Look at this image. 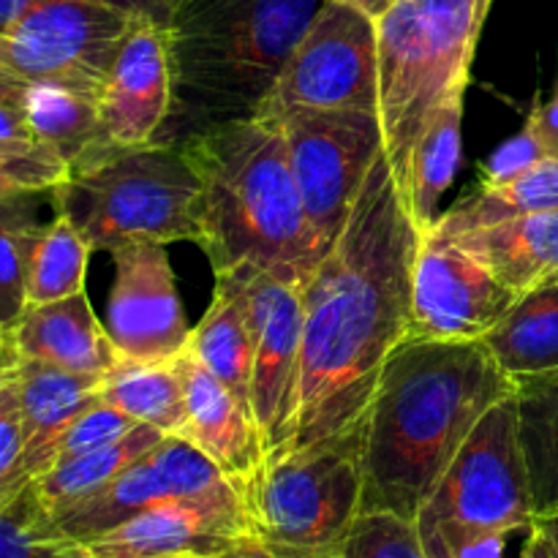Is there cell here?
<instances>
[{
  "label": "cell",
  "mask_w": 558,
  "mask_h": 558,
  "mask_svg": "<svg viewBox=\"0 0 558 558\" xmlns=\"http://www.w3.org/2000/svg\"><path fill=\"white\" fill-rule=\"evenodd\" d=\"M420 240L423 232L403 207L385 153L341 240L303 283V396L294 450L363 430L387 360L412 338Z\"/></svg>",
  "instance_id": "1"
},
{
  "label": "cell",
  "mask_w": 558,
  "mask_h": 558,
  "mask_svg": "<svg viewBox=\"0 0 558 558\" xmlns=\"http://www.w3.org/2000/svg\"><path fill=\"white\" fill-rule=\"evenodd\" d=\"M512 392L483 341H403L363 420V512L417 521L480 420Z\"/></svg>",
  "instance_id": "2"
},
{
  "label": "cell",
  "mask_w": 558,
  "mask_h": 558,
  "mask_svg": "<svg viewBox=\"0 0 558 558\" xmlns=\"http://www.w3.org/2000/svg\"><path fill=\"white\" fill-rule=\"evenodd\" d=\"M180 147L199 178V248L213 272L256 265L283 281H308L327 251L294 183L281 123L254 114Z\"/></svg>",
  "instance_id": "3"
},
{
  "label": "cell",
  "mask_w": 558,
  "mask_h": 558,
  "mask_svg": "<svg viewBox=\"0 0 558 558\" xmlns=\"http://www.w3.org/2000/svg\"><path fill=\"white\" fill-rule=\"evenodd\" d=\"M325 0H185L169 25L172 112L156 142L183 145L254 118Z\"/></svg>",
  "instance_id": "4"
},
{
  "label": "cell",
  "mask_w": 558,
  "mask_h": 558,
  "mask_svg": "<svg viewBox=\"0 0 558 558\" xmlns=\"http://www.w3.org/2000/svg\"><path fill=\"white\" fill-rule=\"evenodd\" d=\"M494 0H398L376 20L379 118L398 189L420 136L445 101L466 93Z\"/></svg>",
  "instance_id": "5"
},
{
  "label": "cell",
  "mask_w": 558,
  "mask_h": 558,
  "mask_svg": "<svg viewBox=\"0 0 558 558\" xmlns=\"http://www.w3.org/2000/svg\"><path fill=\"white\" fill-rule=\"evenodd\" d=\"M49 196L93 251L202 243L199 178L180 145L109 147Z\"/></svg>",
  "instance_id": "6"
},
{
  "label": "cell",
  "mask_w": 558,
  "mask_h": 558,
  "mask_svg": "<svg viewBox=\"0 0 558 558\" xmlns=\"http://www.w3.org/2000/svg\"><path fill=\"white\" fill-rule=\"evenodd\" d=\"M363 430L322 441L270 466L248 507L256 537L294 554L336 558L363 512Z\"/></svg>",
  "instance_id": "7"
},
{
  "label": "cell",
  "mask_w": 558,
  "mask_h": 558,
  "mask_svg": "<svg viewBox=\"0 0 558 558\" xmlns=\"http://www.w3.org/2000/svg\"><path fill=\"white\" fill-rule=\"evenodd\" d=\"M534 496L521 447L515 392L490 407L417 512L420 534L532 529Z\"/></svg>",
  "instance_id": "8"
},
{
  "label": "cell",
  "mask_w": 558,
  "mask_h": 558,
  "mask_svg": "<svg viewBox=\"0 0 558 558\" xmlns=\"http://www.w3.org/2000/svg\"><path fill=\"white\" fill-rule=\"evenodd\" d=\"M216 287L229 289L243 303L254 338V407L256 428L265 447L267 469L294 452L303 396V283L283 281L256 265L218 272Z\"/></svg>",
  "instance_id": "9"
},
{
  "label": "cell",
  "mask_w": 558,
  "mask_h": 558,
  "mask_svg": "<svg viewBox=\"0 0 558 558\" xmlns=\"http://www.w3.org/2000/svg\"><path fill=\"white\" fill-rule=\"evenodd\" d=\"M294 183L311 227L330 254L347 229L371 169L385 156L379 112L289 109L281 118Z\"/></svg>",
  "instance_id": "10"
},
{
  "label": "cell",
  "mask_w": 558,
  "mask_h": 558,
  "mask_svg": "<svg viewBox=\"0 0 558 558\" xmlns=\"http://www.w3.org/2000/svg\"><path fill=\"white\" fill-rule=\"evenodd\" d=\"M134 22L96 0H49L0 33V76L52 82L101 101Z\"/></svg>",
  "instance_id": "11"
},
{
  "label": "cell",
  "mask_w": 558,
  "mask_h": 558,
  "mask_svg": "<svg viewBox=\"0 0 558 558\" xmlns=\"http://www.w3.org/2000/svg\"><path fill=\"white\" fill-rule=\"evenodd\" d=\"M289 109L379 112L376 20L341 0H325L256 114L281 118Z\"/></svg>",
  "instance_id": "12"
},
{
  "label": "cell",
  "mask_w": 558,
  "mask_h": 558,
  "mask_svg": "<svg viewBox=\"0 0 558 558\" xmlns=\"http://www.w3.org/2000/svg\"><path fill=\"white\" fill-rule=\"evenodd\" d=\"M483 262L436 229L423 234L412 281V338L480 341L518 303Z\"/></svg>",
  "instance_id": "13"
},
{
  "label": "cell",
  "mask_w": 558,
  "mask_h": 558,
  "mask_svg": "<svg viewBox=\"0 0 558 558\" xmlns=\"http://www.w3.org/2000/svg\"><path fill=\"white\" fill-rule=\"evenodd\" d=\"M114 283L107 298L109 332L118 360L169 363L189 352L194 330L180 303L174 270L161 243H125L109 251Z\"/></svg>",
  "instance_id": "14"
},
{
  "label": "cell",
  "mask_w": 558,
  "mask_h": 558,
  "mask_svg": "<svg viewBox=\"0 0 558 558\" xmlns=\"http://www.w3.org/2000/svg\"><path fill=\"white\" fill-rule=\"evenodd\" d=\"M232 488L234 485L223 477L221 469L191 441L183 436H163L112 483L82 499L80 505L58 512L54 523L69 537L85 545L158 505Z\"/></svg>",
  "instance_id": "15"
},
{
  "label": "cell",
  "mask_w": 558,
  "mask_h": 558,
  "mask_svg": "<svg viewBox=\"0 0 558 558\" xmlns=\"http://www.w3.org/2000/svg\"><path fill=\"white\" fill-rule=\"evenodd\" d=\"M256 534L238 490L158 505L85 543L90 558H221Z\"/></svg>",
  "instance_id": "16"
},
{
  "label": "cell",
  "mask_w": 558,
  "mask_h": 558,
  "mask_svg": "<svg viewBox=\"0 0 558 558\" xmlns=\"http://www.w3.org/2000/svg\"><path fill=\"white\" fill-rule=\"evenodd\" d=\"M109 145H150L172 112L169 36L153 22H134L98 101Z\"/></svg>",
  "instance_id": "17"
},
{
  "label": "cell",
  "mask_w": 558,
  "mask_h": 558,
  "mask_svg": "<svg viewBox=\"0 0 558 558\" xmlns=\"http://www.w3.org/2000/svg\"><path fill=\"white\" fill-rule=\"evenodd\" d=\"M178 365L183 371L189 403L183 439L205 452L248 505L267 472L265 447L254 414L240 407L238 398L194 357L191 349L180 354Z\"/></svg>",
  "instance_id": "18"
},
{
  "label": "cell",
  "mask_w": 558,
  "mask_h": 558,
  "mask_svg": "<svg viewBox=\"0 0 558 558\" xmlns=\"http://www.w3.org/2000/svg\"><path fill=\"white\" fill-rule=\"evenodd\" d=\"M0 381L11 387L27 428L25 483H36L47 472V452L80 414L98 403L96 376L69 374L38 360L0 352Z\"/></svg>",
  "instance_id": "19"
},
{
  "label": "cell",
  "mask_w": 558,
  "mask_h": 558,
  "mask_svg": "<svg viewBox=\"0 0 558 558\" xmlns=\"http://www.w3.org/2000/svg\"><path fill=\"white\" fill-rule=\"evenodd\" d=\"M0 352L96 379H104L118 363V352L107 327L93 314L87 292L54 303L27 305L20 325L0 336Z\"/></svg>",
  "instance_id": "20"
},
{
  "label": "cell",
  "mask_w": 558,
  "mask_h": 558,
  "mask_svg": "<svg viewBox=\"0 0 558 558\" xmlns=\"http://www.w3.org/2000/svg\"><path fill=\"white\" fill-rule=\"evenodd\" d=\"M450 240L483 262L518 298L558 283V213L507 218Z\"/></svg>",
  "instance_id": "21"
},
{
  "label": "cell",
  "mask_w": 558,
  "mask_h": 558,
  "mask_svg": "<svg viewBox=\"0 0 558 558\" xmlns=\"http://www.w3.org/2000/svg\"><path fill=\"white\" fill-rule=\"evenodd\" d=\"M483 347L512 381L558 371V283L523 294L494 330L485 332Z\"/></svg>",
  "instance_id": "22"
},
{
  "label": "cell",
  "mask_w": 558,
  "mask_h": 558,
  "mask_svg": "<svg viewBox=\"0 0 558 558\" xmlns=\"http://www.w3.org/2000/svg\"><path fill=\"white\" fill-rule=\"evenodd\" d=\"M463 156V93H456L436 112L409 161V172L401 183V199L409 218L420 232H430L439 221L436 210L456 180Z\"/></svg>",
  "instance_id": "23"
},
{
  "label": "cell",
  "mask_w": 558,
  "mask_h": 558,
  "mask_svg": "<svg viewBox=\"0 0 558 558\" xmlns=\"http://www.w3.org/2000/svg\"><path fill=\"white\" fill-rule=\"evenodd\" d=\"M14 85L36 134L71 163V174L114 147L104 134L96 98L52 82H33V85L14 82Z\"/></svg>",
  "instance_id": "24"
},
{
  "label": "cell",
  "mask_w": 558,
  "mask_h": 558,
  "mask_svg": "<svg viewBox=\"0 0 558 558\" xmlns=\"http://www.w3.org/2000/svg\"><path fill=\"white\" fill-rule=\"evenodd\" d=\"M98 398L140 425L163 436H183L189 423L185 379L178 360L169 363H134L118 360L98 387Z\"/></svg>",
  "instance_id": "25"
},
{
  "label": "cell",
  "mask_w": 558,
  "mask_h": 558,
  "mask_svg": "<svg viewBox=\"0 0 558 558\" xmlns=\"http://www.w3.org/2000/svg\"><path fill=\"white\" fill-rule=\"evenodd\" d=\"M71 178V163L36 134L20 90L0 76V196L52 194Z\"/></svg>",
  "instance_id": "26"
},
{
  "label": "cell",
  "mask_w": 558,
  "mask_h": 558,
  "mask_svg": "<svg viewBox=\"0 0 558 558\" xmlns=\"http://www.w3.org/2000/svg\"><path fill=\"white\" fill-rule=\"evenodd\" d=\"M534 213H558V153L543 158L537 167L510 183H480L477 191L463 196L445 216H439L434 229L445 238H458L472 229L490 227L507 218L534 216Z\"/></svg>",
  "instance_id": "27"
},
{
  "label": "cell",
  "mask_w": 558,
  "mask_h": 558,
  "mask_svg": "<svg viewBox=\"0 0 558 558\" xmlns=\"http://www.w3.org/2000/svg\"><path fill=\"white\" fill-rule=\"evenodd\" d=\"M194 357L232 392L245 412L251 407V387H254V338H251L248 316L243 303L229 289L216 287L207 314L191 336Z\"/></svg>",
  "instance_id": "28"
},
{
  "label": "cell",
  "mask_w": 558,
  "mask_h": 558,
  "mask_svg": "<svg viewBox=\"0 0 558 558\" xmlns=\"http://www.w3.org/2000/svg\"><path fill=\"white\" fill-rule=\"evenodd\" d=\"M521 447L529 466L534 515L558 512V371L515 381Z\"/></svg>",
  "instance_id": "29"
},
{
  "label": "cell",
  "mask_w": 558,
  "mask_h": 558,
  "mask_svg": "<svg viewBox=\"0 0 558 558\" xmlns=\"http://www.w3.org/2000/svg\"><path fill=\"white\" fill-rule=\"evenodd\" d=\"M161 439V430L150 428V425H136L131 434L112 441V445L54 463L41 480H36L31 485L38 494V499H41V505L52 515H58V512L80 505L82 499H87L96 490H101L104 485L112 483L120 472H125L136 458L153 450Z\"/></svg>",
  "instance_id": "30"
},
{
  "label": "cell",
  "mask_w": 558,
  "mask_h": 558,
  "mask_svg": "<svg viewBox=\"0 0 558 558\" xmlns=\"http://www.w3.org/2000/svg\"><path fill=\"white\" fill-rule=\"evenodd\" d=\"M0 336L20 325L27 311L33 259L44 229L22 207V196H0Z\"/></svg>",
  "instance_id": "31"
},
{
  "label": "cell",
  "mask_w": 558,
  "mask_h": 558,
  "mask_svg": "<svg viewBox=\"0 0 558 558\" xmlns=\"http://www.w3.org/2000/svg\"><path fill=\"white\" fill-rule=\"evenodd\" d=\"M93 248L82 238L80 229L65 216H54L47 223L44 238L36 248L27 289V305L54 303L85 292V272Z\"/></svg>",
  "instance_id": "32"
},
{
  "label": "cell",
  "mask_w": 558,
  "mask_h": 558,
  "mask_svg": "<svg viewBox=\"0 0 558 558\" xmlns=\"http://www.w3.org/2000/svg\"><path fill=\"white\" fill-rule=\"evenodd\" d=\"M0 558H90L87 548L54 523L33 485L0 505Z\"/></svg>",
  "instance_id": "33"
},
{
  "label": "cell",
  "mask_w": 558,
  "mask_h": 558,
  "mask_svg": "<svg viewBox=\"0 0 558 558\" xmlns=\"http://www.w3.org/2000/svg\"><path fill=\"white\" fill-rule=\"evenodd\" d=\"M336 558H428L417 521L396 512H360Z\"/></svg>",
  "instance_id": "34"
},
{
  "label": "cell",
  "mask_w": 558,
  "mask_h": 558,
  "mask_svg": "<svg viewBox=\"0 0 558 558\" xmlns=\"http://www.w3.org/2000/svg\"><path fill=\"white\" fill-rule=\"evenodd\" d=\"M136 425H140L136 420L125 417L123 412H118V409L109 407V403H93V407L87 409L85 414H80V417L65 428V434L49 447L47 472L54 463L65 461V458L82 456V452L98 450V447H107L112 445V441L123 439V436L131 434Z\"/></svg>",
  "instance_id": "35"
},
{
  "label": "cell",
  "mask_w": 558,
  "mask_h": 558,
  "mask_svg": "<svg viewBox=\"0 0 558 558\" xmlns=\"http://www.w3.org/2000/svg\"><path fill=\"white\" fill-rule=\"evenodd\" d=\"M27 428L20 403L9 385L0 381V505L14 499L25 483Z\"/></svg>",
  "instance_id": "36"
},
{
  "label": "cell",
  "mask_w": 558,
  "mask_h": 558,
  "mask_svg": "<svg viewBox=\"0 0 558 558\" xmlns=\"http://www.w3.org/2000/svg\"><path fill=\"white\" fill-rule=\"evenodd\" d=\"M548 156H554V150L545 145L537 125L526 118V125H523L521 134L510 136L505 145H499L494 153H490V158L483 167V183L485 185L510 183V180L521 178L523 172L537 167V163Z\"/></svg>",
  "instance_id": "37"
},
{
  "label": "cell",
  "mask_w": 558,
  "mask_h": 558,
  "mask_svg": "<svg viewBox=\"0 0 558 558\" xmlns=\"http://www.w3.org/2000/svg\"><path fill=\"white\" fill-rule=\"evenodd\" d=\"M96 3L109 5L136 22H153V25L169 31L185 0H96Z\"/></svg>",
  "instance_id": "38"
},
{
  "label": "cell",
  "mask_w": 558,
  "mask_h": 558,
  "mask_svg": "<svg viewBox=\"0 0 558 558\" xmlns=\"http://www.w3.org/2000/svg\"><path fill=\"white\" fill-rule=\"evenodd\" d=\"M221 558H327V556H314V554H294V550L276 548V545H267L265 539H259L256 534L251 537H243L238 545H234L229 554Z\"/></svg>",
  "instance_id": "39"
},
{
  "label": "cell",
  "mask_w": 558,
  "mask_h": 558,
  "mask_svg": "<svg viewBox=\"0 0 558 558\" xmlns=\"http://www.w3.org/2000/svg\"><path fill=\"white\" fill-rule=\"evenodd\" d=\"M529 120L537 125L545 145H548L554 153H558V93H554V98H550L548 104H543L537 98L534 107L529 109Z\"/></svg>",
  "instance_id": "40"
},
{
  "label": "cell",
  "mask_w": 558,
  "mask_h": 558,
  "mask_svg": "<svg viewBox=\"0 0 558 558\" xmlns=\"http://www.w3.org/2000/svg\"><path fill=\"white\" fill-rule=\"evenodd\" d=\"M44 3H49V0H0V33L20 25L27 14H33Z\"/></svg>",
  "instance_id": "41"
},
{
  "label": "cell",
  "mask_w": 558,
  "mask_h": 558,
  "mask_svg": "<svg viewBox=\"0 0 558 558\" xmlns=\"http://www.w3.org/2000/svg\"><path fill=\"white\" fill-rule=\"evenodd\" d=\"M521 558H558L554 543H550L548 534H545L537 523L529 529V539L526 545H523Z\"/></svg>",
  "instance_id": "42"
},
{
  "label": "cell",
  "mask_w": 558,
  "mask_h": 558,
  "mask_svg": "<svg viewBox=\"0 0 558 558\" xmlns=\"http://www.w3.org/2000/svg\"><path fill=\"white\" fill-rule=\"evenodd\" d=\"M341 3H349L354 5V9H360L363 14H368L371 20H379L381 14H385L390 5H396L398 0H341Z\"/></svg>",
  "instance_id": "43"
},
{
  "label": "cell",
  "mask_w": 558,
  "mask_h": 558,
  "mask_svg": "<svg viewBox=\"0 0 558 558\" xmlns=\"http://www.w3.org/2000/svg\"><path fill=\"white\" fill-rule=\"evenodd\" d=\"M534 523H537V526L543 529L545 534H548V539L554 543V548L558 554V512H556V515H548V518H537Z\"/></svg>",
  "instance_id": "44"
},
{
  "label": "cell",
  "mask_w": 558,
  "mask_h": 558,
  "mask_svg": "<svg viewBox=\"0 0 558 558\" xmlns=\"http://www.w3.org/2000/svg\"><path fill=\"white\" fill-rule=\"evenodd\" d=\"M556 93H558V85H556Z\"/></svg>",
  "instance_id": "45"
}]
</instances>
